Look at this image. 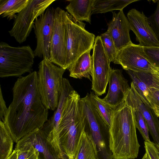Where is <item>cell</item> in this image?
<instances>
[{
  "label": "cell",
  "mask_w": 159,
  "mask_h": 159,
  "mask_svg": "<svg viewBox=\"0 0 159 159\" xmlns=\"http://www.w3.org/2000/svg\"><path fill=\"white\" fill-rule=\"evenodd\" d=\"M55 0H30L27 6L16 15L11 29L8 31L19 43L25 42L34 28L35 19Z\"/></svg>",
  "instance_id": "52a82bcc"
},
{
  "label": "cell",
  "mask_w": 159,
  "mask_h": 159,
  "mask_svg": "<svg viewBox=\"0 0 159 159\" xmlns=\"http://www.w3.org/2000/svg\"><path fill=\"white\" fill-rule=\"evenodd\" d=\"M35 56L29 45L13 47L0 43V77H20L31 72Z\"/></svg>",
  "instance_id": "5b68a950"
},
{
  "label": "cell",
  "mask_w": 159,
  "mask_h": 159,
  "mask_svg": "<svg viewBox=\"0 0 159 159\" xmlns=\"http://www.w3.org/2000/svg\"><path fill=\"white\" fill-rule=\"evenodd\" d=\"M55 9L49 7L37 18L34 29L37 39V46L34 51L35 57L43 59L50 58V46L54 20Z\"/></svg>",
  "instance_id": "30bf717a"
},
{
  "label": "cell",
  "mask_w": 159,
  "mask_h": 159,
  "mask_svg": "<svg viewBox=\"0 0 159 159\" xmlns=\"http://www.w3.org/2000/svg\"><path fill=\"white\" fill-rule=\"evenodd\" d=\"M134 72L148 86L159 90V80L151 73Z\"/></svg>",
  "instance_id": "f1b7e54d"
},
{
  "label": "cell",
  "mask_w": 159,
  "mask_h": 159,
  "mask_svg": "<svg viewBox=\"0 0 159 159\" xmlns=\"http://www.w3.org/2000/svg\"><path fill=\"white\" fill-rule=\"evenodd\" d=\"M113 63L121 65L126 70L135 72L152 73L154 66L147 57L144 47L133 43L118 51Z\"/></svg>",
  "instance_id": "8fae6325"
},
{
  "label": "cell",
  "mask_w": 159,
  "mask_h": 159,
  "mask_svg": "<svg viewBox=\"0 0 159 159\" xmlns=\"http://www.w3.org/2000/svg\"><path fill=\"white\" fill-rule=\"evenodd\" d=\"M141 159H150L148 154L145 152Z\"/></svg>",
  "instance_id": "74e56055"
},
{
  "label": "cell",
  "mask_w": 159,
  "mask_h": 159,
  "mask_svg": "<svg viewBox=\"0 0 159 159\" xmlns=\"http://www.w3.org/2000/svg\"><path fill=\"white\" fill-rule=\"evenodd\" d=\"M39 152L32 146L25 150H18L17 159H39Z\"/></svg>",
  "instance_id": "4dcf8cb0"
},
{
  "label": "cell",
  "mask_w": 159,
  "mask_h": 159,
  "mask_svg": "<svg viewBox=\"0 0 159 159\" xmlns=\"http://www.w3.org/2000/svg\"><path fill=\"white\" fill-rule=\"evenodd\" d=\"M90 94L92 100L99 113L105 123L110 128L115 109L93 92H91Z\"/></svg>",
  "instance_id": "cb8c5ba5"
},
{
  "label": "cell",
  "mask_w": 159,
  "mask_h": 159,
  "mask_svg": "<svg viewBox=\"0 0 159 159\" xmlns=\"http://www.w3.org/2000/svg\"><path fill=\"white\" fill-rule=\"evenodd\" d=\"M32 146L39 153V159H60L41 129L34 130L20 139L15 149L24 151Z\"/></svg>",
  "instance_id": "9a60e30c"
},
{
  "label": "cell",
  "mask_w": 159,
  "mask_h": 159,
  "mask_svg": "<svg viewBox=\"0 0 159 159\" xmlns=\"http://www.w3.org/2000/svg\"><path fill=\"white\" fill-rule=\"evenodd\" d=\"M153 72L152 75L155 77L159 80V68L153 66L152 67Z\"/></svg>",
  "instance_id": "e575fe53"
},
{
  "label": "cell",
  "mask_w": 159,
  "mask_h": 159,
  "mask_svg": "<svg viewBox=\"0 0 159 159\" xmlns=\"http://www.w3.org/2000/svg\"><path fill=\"white\" fill-rule=\"evenodd\" d=\"M130 30L135 35L139 45L143 47H159V40L152 28L148 18L142 11L135 8L127 14Z\"/></svg>",
  "instance_id": "4fadbf2b"
},
{
  "label": "cell",
  "mask_w": 159,
  "mask_h": 159,
  "mask_svg": "<svg viewBox=\"0 0 159 159\" xmlns=\"http://www.w3.org/2000/svg\"><path fill=\"white\" fill-rule=\"evenodd\" d=\"M144 148L146 152L150 159H159V150L154 143L151 141H145Z\"/></svg>",
  "instance_id": "1f68e13d"
},
{
  "label": "cell",
  "mask_w": 159,
  "mask_h": 159,
  "mask_svg": "<svg viewBox=\"0 0 159 159\" xmlns=\"http://www.w3.org/2000/svg\"><path fill=\"white\" fill-rule=\"evenodd\" d=\"M152 108L153 109L156 115L158 118H159V107L156 106H154Z\"/></svg>",
  "instance_id": "8d00e7d4"
},
{
  "label": "cell",
  "mask_w": 159,
  "mask_h": 159,
  "mask_svg": "<svg viewBox=\"0 0 159 159\" xmlns=\"http://www.w3.org/2000/svg\"><path fill=\"white\" fill-rule=\"evenodd\" d=\"M66 11L59 7L55 9L54 24L50 46V60L66 70Z\"/></svg>",
  "instance_id": "9c48e42d"
},
{
  "label": "cell",
  "mask_w": 159,
  "mask_h": 159,
  "mask_svg": "<svg viewBox=\"0 0 159 159\" xmlns=\"http://www.w3.org/2000/svg\"><path fill=\"white\" fill-rule=\"evenodd\" d=\"M30 0H0V15L10 20L28 4Z\"/></svg>",
  "instance_id": "7402d4cb"
},
{
  "label": "cell",
  "mask_w": 159,
  "mask_h": 159,
  "mask_svg": "<svg viewBox=\"0 0 159 159\" xmlns=\"http://www.w3.org/2000/svg\"><path fill=\"white\" fill-rule=\"evenodd\" d=\"M132 108L134 111L136 128L140 132L145 141H150L149 135V130L146 120L138 109Z\"/></svg>",
  "instance_id": "4316f807"
},
{
  "label": "cell",
  "mask_w": 159,
  "mask_h": 159,
  "mask_svg": "<svg viewBox=\"0 0 159 159\" xmlns=\"http://www.w3.org/2000/svg\"><path fill=\"white\" fill-rule=\"evenodd\" d=\"M129 75L135 88L150 106L149 103V90L148 86L134 72L126 70ZM151 107V106H150Z\"/></svg>",
  "instance_id": "d4e9b609"
},
{
  "label": "cell",
  "mask_w": 159,
  "mask_h": 159,
  "mask_svg": "<svg viewBox=\"0 0 159 159\" xmlns=\"http://www.w3.org/2000/svg\"><path fill=\"white\" fill-rule=\"evenodd\" d=\"M145 54L153 66L159 68V47H144Z\"/></svg>",
  "instance_id": "83f0119b"
},
{
  "label": "cell",
  "mask_w": 159,
  "mask_h": 159,
  "mask_svg": "<svg viewBox=\"0 0 159 159\" xmlns=\"http://www.w3.org/2000/svg\"><path fill=\"white\" fill-rule=\"evenodd\" d=\"M148 87L149 90V103L150 106L152 108L154 106L159 107V90L149 86Z\"/></svg>",
  "instance_id": "d6a6232c"
},
{
  "label": "cell",
  "mask_w": 159,
  "mask_h": 159,
  "mask_svg": "<svg viewBox=\"0 0 159 159\" xmlns=\"http://www.w3.org/2000/svg\"><path fill=\"white\" fill-rule=\"evenodd\" d=\"M14 142L4 123L0 120V159H6L11 154Z\"/></svg>",
  "instance_id": "603a6c76"
},
{
  "label": "cell",
  "mask_w": 159,
  "mask_h": 159,
  "mask_svg": "<svg viewBox=\"0 0 159 159\" xmlns=\"http://www.w3.org/2000/svg\"><path fill=\"white\" fill-rule=\"evenodd\" d=\"M112 18L107 24V31L113 40L118 52L133 43L129 35L130 26L123 10L112 12Z\"/></svg>",
  "instance_id": "2e32d148"
},
{
  "label": "cell",
  "mask_w": 159,
  "mask_h": 159,
  "mask_svg": "<svg viewBox=\"0 0 159 159\" xmlns=\"http://www.w3.org/2000/svg\"><path fill=\"white\" fill-rule=\"evenodd\" d=\"M125 103L138 109L147 123L149 131L155 145L159 150V120L153 109L138 93L132 82L130 89L125 100Z\"/></svg>",
  "instance_id": "7c38bea8"
},
{
  "label": "cell",
  "mask_w": 159,
  "mask_h": 159,
  "mask_svg": "<svg viewBox=\"0 0 159 159\" xmlns=\"http://www.w3.org/2000/svg\"><path fill=\"white\" fill-rule=\"evenodd\" d=\"M5 102L4 99L1 86L0 88V120L3 122L7 111Z\"/></svg>",
  "instance_id": "836d02e7"
},
{
  "label": "cell",
  "mask_w": 159,
  "mask_h": 159,
  "mask_svg": "<svg viewBox=\"0 0 159 159\" xmlns=\"http://www.w3.org/2000/svg\"><path fill=\"white\" fill-rule=\"evenodd\" d=\"M133 109L124 102L115 109L110 128L109 143L114 159H134L138 155V141Z\"/></svg>",
  "instance_id": "7a4b0ae2"
},
{
  "label": "cell",
  "mask_w": 159,
  "mask_h": 159,
  "mask_svg": "<svg viewBox=\"0 0 159 159\" xmlns=\"http://www.w3.org/2000/svg\"><path fill=\"white\" fill-rule=\"evenodd\" d=\"M139 0H94L92 14L102 13L114 10H123L129 4Z\"/></svg>",
  "instance_id": "44dd1931"
},
{
  "label": "cell",
  "mask_w": 159,
  "mask_h": 159,
  "mask_svg": "<svg viewBox=\"0 0 159 159\" xmlns=\"http://www.w3.org/2000/svg\"><path fill=\"white\" fill-rule=\"evenodd\" d=\"M94 0H70L66 9L76 21L91 24Z\"/></svg>",
  "instance_id": "ac0fdd59"
},
{
  "label": "cell",
  "mask_w": 159,
  "mask_h": 159,
  "mask_svg": "<svg viewBox=\"0 0 159 159\" xmlns=\"http://www.w3.org/2000/svg\"><path fill=\"white\" fill-rule=\"evenodd\" d=\"M93 49L91 89L98 96L106 93L111 68L100 36L95 38Z\"/></svg>",
  "instance_id": "ba28073f"
},
{
  "label": "cell",
  "mask_w": 159,
  "mask_h": 159,
  "mask_svg": "<svg viewBox=\"0 0 159 159\" xmlns=\"http://www.w3.org/2000/svg\"><path fill=\"white\" fill-rule=\"evenodd\" d=\"M78 93L73 90L68 96L57 131L62 151L68 159H74L85 126V116Z\"/></svg>",
  "instance_id": "3957f363"
},
{
  "label": "cell",
  "mask_w": 159,
  "mask_h": 159,
  "mask_svg": "<svg viewBox=\"0 0 159 159\" xmlns=\"http://www.w3.org/2000/svg\"><path fill=\"white\" fill-rule=\"evenodd\" d=\"M103 47L109 61L114 62L116 59L118 51L114 43L107 31L100 36Z\"/></svg>",
  "instance_id": "484cf974"
},
{
  "label": "cell",
  "mask_w": 159,
  "mask_h": 159,
  "mask_svg": "<svg viewBox=\"0 0 159 159\" xmlns=\"http://www.w3.org/2000/svg\"><path fill=\"white\" fill-rule=\"evenodd\" d=\"M65 70L47 58L43 59L39 64L38 91L43 105L48 110L55 111L57 107Z\"/></svg>",
  "instance_id": "277c9868"
},
{
  "label": "cell",
  "mask_w": 159,
  "mask_h": 159,
  "mask_svg": "<svg viewBox=\"0 0 159 159\" xmlns=\"http://www.w3.org/2000/svg\"><path fill=\"white\" fill-rule=\"evenodd\" d=\"M109 83L107 93L102 99L115 109L125 102L130 87L121 70L111 68Z\"/></svg>",
  "instance_id": "5bb4252c"
},
{
  "label": "cell",
  "mask_w": 159,
  "mask_h": 159,
  "mask_svg": "<svg viewBox=\"0 0 159 159\" xmlns=\"http://www.w3.org/2000/svg\"><path fill=\"white\" fill-rule=\"evenodd\" d=\"M12 92L13 100L3 122L16 143L26 135L42 128L48 120V111L40 96L36 71L18 78Z\"/></svg>",
  "instance_id": "6da1fadb"
},
{
  "label": "cell",
  "mask_w": 159,
  "mask_h": 159,
  "mask_svg": "<svg viewBox=\"0 0 159 159\" xmlns=\"http://www.w3.org/2000/svg\"><path fill=\"white\" fill-rule=\"evenodd\" d=\"M18 150L15 149L8 159H17Z\"/></svg>",
  "instance_id": "d590c367"
},
{
  "label": "cell",
  "mask_w": 159,
  "mask_h": 159,
  "mask_svg": "<svg viewBox=\"0 0 159 159\" xmlns=\"http://www.w3.org/2000/svg\"><path fill=\"white\" fill-rule=\"evenodd\" d=\"M73 90L69 80L63 78L61 93L57 107L53 116L50 119L48 120L41 128L44 132L47 133L56 129L60 120L67 98Z\"/></svg>",
  "instance_id": "e0dca14e"
},
{
  "label": "cell",
  "mask_w": 159,
  "mask_h": 159,
  "mask_svg": "<svg viewBox=\"0 0 159 159\" xmlns=\"http://www.w3.org/2000/svg\"><path fill=\"white\" fill-rule=\"evenodd\" d=\"M91 50L83 54L68 68L70 77L79 79L84 77L91 80L90 75L92 70Z\"/></svg>",
  "instance_id": "d6986e66"
},
{
  "label": "cell",
  "mask_w": 159,
  "mask_h": 159,
  "mask_svg": "<svg viewBox=\"0 0 159 159\" xmlns=\"http://www.w3.org/2000/svg\"><path fill=\"white\" fill-rule=\"evenodd\" d=\"M66 70L81 55L93 49L95 36L85 28V24L76 21L66 11Z\"/></svg>",
  "instance_id": "8992f818"
},
{
  "label": "cell",
  "mask_w": 159,
  "mask_h": 159,
  "mask_svg": "<svg viewBox=\"0 0 159 159\" xmlns=\"http://www.w3.org/2000/svg\"><path fill=\"white\" fill-rule=\"evenodd\" d=\"M157 2L156 8L154 12L148 18V20L159 40V0H157Z\"/></svg>",
  "instance_id": "f546056e"
},
{
  "label": "cell",
  "mask_w": 159,
  "mask_h": 159,
  "mask_svg": "<svg viewBox=\"0 0 159 159\" xmlns=\"http://www.w3.org/2000/svg\"><path fill=\"white\" fill-rule=\"evenodd\" d=\"M74 159H98L95 143L91 135L85 130L80 141Z\"/></svg>",
  "instance_id": "ffe728a7"
},
{
  "label": "cell",
  "mask_w": 159,
  "mask_h": 159,
  "mask_svg": "<svg viewBox=\"0 0 159 159\" xmlns=\"http://www.w3.org/2000/svg\"></svg>",
  "instance_id": "f35d334b"
}]
</instances>
